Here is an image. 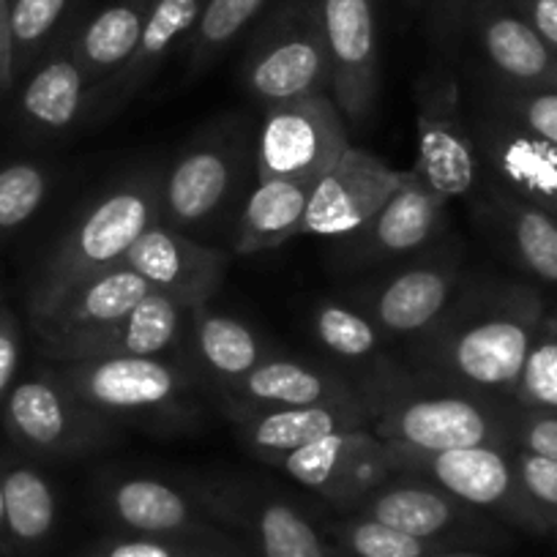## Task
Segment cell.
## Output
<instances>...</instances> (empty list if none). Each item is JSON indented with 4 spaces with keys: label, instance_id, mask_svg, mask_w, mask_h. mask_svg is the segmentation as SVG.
Wrapping results in <instances>:
<instances>
[{
    "label": "cell",
    "instance_id": "obj_27",
    "mask_svg": "<svg viewBox=\"0 0 557 557\" xmlns=\"http://www.w3.org/2000/svg\"><path fill=\"white\" fill-rule=\"evenodd\" d=\"M96 85L79 69L69 47L41 58L23 79L17 94L20 123L34 137H63L90 126Z\"/></svg>",
    "mask_w": 557,
    "mask_h": 557
},
{
    "label": "cell",
    "instance_id": "obj_32",
    "mask_svg": "<svg viewBox=\"0 0 557 557\" xmlns=\"http://www.w3.org/2000/svg\"><path fill=\"white\" fill-rule=\"evenodd\" d=\"M312 189L314 184H307V181H257L240 213L230 255L251 257L278 249L293 238H301Z\"/></svg>",
    "mask_w": 557,
    "mask_h": 557
},
{
    "label": "cell",
    "instance_id": "obj_23",
    "mask_svg": "<svg viewBox=\"0 0 557 557\" xmlns=\"http://www.w3.org/2000/svg\"><path fill=\"white\" fill-rule=\"evenodd\" d=\"M309 329L325 361L356 385L363 410L369 399L407 372L394 342L342 296L320 298L309 314Z\"/></svg>",
    "mask_w": 557,
    "mask_h": 557
},
{
    "label": "cell",
    "instance_id": "obj_26",
    "mask_svg": "<svg viewBox=\"0 0 557 557\" xmlns=\"http://www.w3.org/2000/svg\"><path fill=\"white\" fill-rule=\"evenodd\" d=\"M490 244L533 285L557 287V219L495 186H484L468 206Z\"/></svg>",
    "mask_w": 557,
    "mask_h": 557
},
{
    "label": "cell",
    "instance_id": "obj_40",
    "mask_svg": "<svg viewBox=\"0 0 557 557\" xmlns=\"http://www.w3.org/2000/svg\"><path fill=\"white\" fill-rule=\"evenodd\" d=\"M508 448L511 451L535 454L557 462V412L535 410V407H506Z\"/></svg>",
    "mask_w": 557,
    "mask_h": 557
},
{
    "label": "cell",
    "instance_id": "obj_43",
    "mask_svg": "<svg viewBox=\"0 0 557 557\" xmlns=\"http://www.w3.org/2000/svg\"><path fill=\"white\" fill-rule=\"evenodd\" d=\"M475 0H424L426 34H430L432 47L437 50V58L451 61L465 47V28H468L470 9Z\"/></svg>",
    "mask_w": 557,
    "mask_h": 557
},
{
    "label": "cell",
    "instance_id": "obj_28",
    "mask_svg": "<svg viewBox=\"0 0 557 557\" xmlns=\"http://www.w3.org/2000/svg\"><path fill=\"white\" fill-rule=\"evenodd\" d=\"M208 0H153L151 12H148L146 28L134 47L132 58L126 66L96 90L94 112H90V126L110 121L112 115L132 104L134 96L146 88L170 55V50L184 45L186 36L200 20L202 9Z\"/></svg>",
    "mask_w": 557,
    "mask_h": 557
},
{
    "label": "cell",
    "instance_id": "obj_5",
    "mask_svg": "<svg viewBox=\"0 0 557 557\" xmlns=\"http://www.w3.org/2000/svg\"><path fill=\"white\" fill-rule=\"evenodd\" d=\"M470 388L407 369L399 380L367 401L369 430L380 441L412 451L508 448L506 407Z\"/></svg>",
    "mask_w": 557,
    "mask_h": 557
},
{
    "label": "cell",
    "instance_id": "obj_22",
    "mask_svg": "<svg viewBox=\"0 0 557 557\" xmlns=\"http://www.w3.org/2000/svg\"><path fill=\"white\" fill-rule=\"evenodd\" d=\"M230 260V249L153 222L126 251L123 265L146 278L151 290L178 298L181 304L195 309L213 304L224 285Z\"/></svg>",
    "mask_w": 557,
    "mask_h": 557
},
{
    "label": "cell",
    "instance_id": "obj_39",
    "mask_svg": "<svg viewBox=\"0 0 557 557\" xmlns=\"http://www.w3.org/2000/svg\"><path fill=\"white\" fill-rule=\"evenodd\" d=\"M519 484L535 517L546 530V539H557V462L535 454L513 451Z\"/></svg>",
    "mask_w": 557,
    "mask_h": 557
},
{
    "label": "cell",
    "instance_id": "obj_25",
    "mask_svg": "<svg viewBox=\"0 0 557 557\" xmlns=\"http://www.w3.org/2000/svg\"><path fill=\"white\" fill-rule=\"evenodd\" d=\"M282 350L285 347L268 339L257 325L235 314L219 312L213 304L191 309L184 363L206 385L211 401L213 396L233 388L246 374Z\"/></svg>",
    "mask_w": 557,
    "mask_h": 557
},
{
    "label": "cell",
    "instance_id": "obj_16",
    "mask_svg": "<svg viewBox=\"0 0 557 557\" xmlns=\"http://www.w3.org/2000/svg\"><path fill=\"white\" fill-rule=\"evenodd\" d=\"M350 148V126L331 94H312L262 110L257 178L318 184Z\"/></svg>",
    "mask_w": 557,
    "mask_h": 557
},
{
    "label": "cell",
    "instance_id": "obj_17",
    "mask_svg": "<svg viewBox=\"0 0 557 557\" xmlns=\"http://www.w3.org/2000/svg\"><path fill=\"white\" fill-rule=\"evenodd\" d=\"M271 465L318 495L334 513H347L363 495L394 475L388 443L369 426L320 437Z\"/></svg>",
    "mask_w": 557,
    "mask_h": 557
},
{
    "label": "cell",
    "instance_id": "obj_2",
    "mask_svg": "<svg viewBox=\"0 0 557 557\" xmlns=\"http://www.w3.org/2000/svg\"><path fill=\"white\" fill-rule=\"evenodd\" d=\"M257 123L246 112H227L181 148L159 186V222L197 240L230 235L257 186Z\"/></svg>",
    "mask_w": 557,
    "mask_h": 557
},
{
    "label": "cell",
    "instance_id": "obj_1",
    "mask_svg": "<svg viewBox=\"0 0 557 557\" xmlns=\"http://www.w3.org/2000/svg\"><path fill=\"white\" fill-rule=\"evenodd\" d=\"M546 312L544 293L528 278L475 271L441 323L396 350L412 372L513 401Z\"/></svg>",
    "mask_w": 557,
    "mask_h": 557
},
{
    "label": "cell",
    "instance_id": "obj_50",
    "mask_svg": "<svg viewBox=\"0 0 557 557\" xmlns=\"http://www.w3.org/2000/svg\"><path fill=\"white\" fill-rule=\"evenodd\" d=\"M0 304H3V296H0Z\"/></svg>",
    "mask_w": 557,
    "mask_h": 557
},
{
    "label": "cell",
    "instance_id": "obj_12",
    "mask_svg": "<svg viewBox=\"0 0 557 557\" xmlns=\"http://www.w3.org/2000/svg\"><path fill=\"white\" fill-rule=\"evenodd\" d=\"M448 206L410 168L407 181L350 235L331 240L329 265L345 278L383 271L421 255L451 235Z\"/></svg>",
    "mask_w": 557,
    "mask_h": 557
},
{
    "label": "cell",
    "instance_id": "obj_33",
    "mask_svg": "<svg viewBox=\"0 0 557 557\" xmlns=\"http://www.w3.org/2000/svg\"><path fill=\"white\" fill-rule=\"evenodd\" d=\"M153 0H115L96 12L77 34L69 39V52L85 74L94 79L96 90L110 83L137 47Z\"/></svg>",
    "mask_w": 557,
    "mask_h": 557
},
{
    "label": "cell",
    "instance_id": "obj_35",
    "mask_svg": "<svg viewBox=\"0 0 557 557\" xmlns=\"http://www.w3.org/2000/svg\"><path fill=\"white\" fill-rule=\"evenodd\" d=\"M323 528L339 557H435L451 549L356 513H336Z\"/></svg>",
    "mask_w": 557,
    "mask_h": 557
},
{
    "label": "cell",
    "instance_id": "obj_47",
    "mask_svg": "<svg viewBox=\"0 0 557 557\" xmlns=\"http://www.w3.org/2000/svg\"><path fill=\"white\" fill-rule=\"evenodd\" d=\"M0 557H9V541H7V506H3V481H0Z\"/></svg>",
    "mask_w": 557,
    "mask_h": 557
},
{
    "label": "cell",
    "instance_id": "obj_24",
    "mask_svg": "<svg viewBox=\"0 0 557 557\" xmlns=\"http://www.w3.org/2000/svg\"><path fill=\"white\" fill-rule=\"evenodd\" d=\"M410 170H396L369 153L350 146L339 162L314 184L309 197L301 238L336 240L361 227L372 213L407 181Z\"/></svg>",
    "mask_w": 557,
    "mask_h": 557
},
{
    "label": "cell",
    "instance_id": "obj_45",
    "mask_svg": "<svg viewBox=\"0 0 557 557\" xmlns=\"http://www.w3.org/2000/svg\"><path fill=\"white\" fill-rule=\"evenodd\" d=\"M508 3L557 55V0H508Z\"/></svg>",
    "mask_w": 557,
    "mask_h": 557
},
{
    "label": "cell",
    "instance_id": "obj_36",
    "mask_svg": "<svg viewBox=\"0 0 557 557\" xmlns=\"http://www.w3.org/2000/svg\"><path fill=\"white\" fill-rule=\"evenodd\" d=\"M55 170L41 159L0 164V246L23 233L47 206Z\"/></svg>",
    "mask_w": 557,
    "mask_h": 557
},
{
    "label": "cell",
    "instance_id": "obj_44",
    "mask_svg": "<svg viewBox=\"0 0 557 557\" xmlns=\"http://www.w3.org/2000/svg\"><path fill=\"white\" fill-rule=\"evenodd\" d=\"M23 323L7 301L0 304V410L23 374Z\"/></svg>",
    "mask_w": 557,
    "mask_h": 557
},
{
    "label": "cell",
    "instance_id": "obj_19",
    "mask_svg": "<svg viewBox=\"0 0 557 557\" xmlns=\"http://www.w3.org/2000/svg\"><path fill=\"white\" fill-rule=\"evenodd\" d=\"M465 41L484 66L481 85L495 90H557V55L508 0H475Z\"/></svg>",
    "mask_w": 557,
    "mask_h": 557
},
{
    "label": "cell",
    "instance_id": "obj_11",
    "mask_svg": "<svg viewBox=\"0 0 557 557\" xmlns=\"http://www.w3.org/2000/svg\"><path fill=\"white\" fill-rule=\"evenodd\" d=\"M412 101L418 139L412 170L446 202L470 206L484 189V175L470 134L468 99L451 61L437 58L418 74Z\"/></svg>",
    "mask_w": 557,
    "mask_h": 557
},
{
    "label": "cell",
    "instance_id": "obj_14",
    "mask_svg": "<svg viewBox=\"0 0 557 557\" xmlns=\"http://www.w3.org/2000/svg\"><path fill=\"white\" fill-rule=\"evenodd\" d=\"M347 513L377 519L416 539L435 541L451 549L484 552L508 544V528L490 513L448 495L441 486L416 475L394 473L363 495Z\"/></svg>",
    "mask_w": 557,
    "mask_h": 557
},
{
    "label": "cell",
    "instance_id": "obj_8",
    "mask_svg": "<svg viewBox=\"0 0 557 557\" xmlns=\"http://www.w3.org/2000/svg\"><path fill=\"white\" fill-rule=\"evenodd\" d=\"M0 424L9 443L36 462H79L112 448L123 435L121 426L66 388L50 361L20 374Z\"/></svg>",
    "mask_w": 557,
    "mask_h": 557
},
{
    "label": "cell",
    "instance_id": "obj_46",
    "mask_svg": "<svg viewBox=\"0 0 557 557\" xmlns=\"http://www.w3.org/2000/svg\"><path fill=\"white\" fill-rule=\"evenodd\" d=\"M12 0H0V94H12L17 88L14 77V58H12Z\"/></svg>",
    "mask_w": 557,
    "mask_h": 557
},
{
    "label": "cell",
    "instance_id": "obj_4",
    "mask_svg": "<svg viewBox=\"0 0 557 557\" xmlns=\"http://www.w3.org/2000/svg\"><path fill=\"white\" fill-rule=\"evenodd\" d=\"M159 186L162 168L148 164L146 170L112 184L94 206L85 208V213L58 235L36 268L28 293V314L41 312L83 278L123 265V257L134 240L159 222Z\"/></svg>",
    "mask_w": 557,
    "mask_h": 557
},
{
    "label": "cell",
    "instance_id": "obj_31",
    "mask_svg": "<svg viewBox=\"0 0 557 557\" xmlns=\"http://www.w3.org/2000/svg\"><path fill=\"white\" fill-rule=\"evenodd\" d=\"M0 481L7 506L9 555L39 557L52 544L61 522V495L41 462L28 454L0 451Z\"/></svg>",
    "mask_w": 557,
    "mask_h": 557
},
{
    "label": "cell",
    "instance_id": "obj_38",
    "mask_svg": "<svg viewBox=\"0 0 557 557\" xmlns=\"http://www.w3.org/2000/svg\"><path fill=\"white\" fill-rule=\"evenodd\" d=\"M513 405L557 412V309L546 312L524 361Z\"/></svg>",
    "mask_w": 557,
    "mask_h": 557
},
{
    "label": "cell",
    "instance_id": "obj_29",
    "mask_svg": "<svg viewBox=\"0 0 557 557\" xmlns=\"http://www.w3.org/2000/svg\"><path fill=\"white\" fill-rule=\"evenodd\" d=\"M189 314L191 309L178 298L153 290L126 318L74 347L63 361H90V358H181L184 361Z\"/></svg>",
    "mask_w": 557,
    "mask_h": 557
},
{
    "label": "cell",
    "instance_id": "obj_49",
    "mask_svg": "<svg viewBox=\"0 0 557 557\" xmlns=\"http://www.w3.org/2000/svg\"><path fill=\"white\" fill-rule=\"evenodd\" d=\"M405 3V9H410V12H421L424 9V0H401Z\"/></svg>",
    "mask_w": 557,
    "mask_h": 557
},
{
    "label": "cell",
    "instance_id": "obj_15",
    "mask_svg": "<svg viewBox=\"0 0 557 557\" xmlns=\"http://www.w3.org/2000/svg\"><path fill=\"white\" fill-rule=\"evenodd\" d=\"M468 121L484 186L557 219V146L500 110L481 88L468 101Z\"/></svg>",
    "mask_w": 557,
    "mask_h": 557
},
{
    "label": "cell",
    "instance_id": "obj_20",
    "mask_svg": "<svg viewBox=\"0 0 557 557\" xmlns=\"http://www.w3.org/2000/svg\"><path fill=\"white\" fill-rule=\"evenodd\" d=\"M331 55V96L350 128H367L377 112L380 47L374 0H323Z\"/></svg>",
    "mask_w": 557,
    "mask_h": 557
},
{
    "label": "cell",
    "instance_id": "obj_10",
    "mask_svg": "<svg viewBox=\"0 0 557 557\" xmlns=\"http://www.w3.org/2000/svg\"><path fill=\"white\" fill-rule=\"evenodd\" d=\"M94 506L115 533L184 541L222 557H251L202 508L184 481L132 470H101L94 479Z\"/></svg>",
    "mask_w": 557,
    "mask_h": 557
},
{
    "label": "cell",
    "instance_id": "obj_21",
    "mask_svg": "<svg viewBox=\"0 0 557 557\" xmlns=\"http://www.w3.org/2000/svg\"><path fill=\"white\" fill-rule=\"evenodd\" d=\"M334 401H361L356 385L345 377V372H339L325 358L290 356L282 350L246 374L233 388L213 396V410L233 421L260 410L334 405Z\"/></svg>",
    "mask_w": 557,
    "mask_h": 557
},
{
    "label": "cell",
    "instance_id": "obj_6",
    "mask_svg": "<svg viewBox=\"0 0 557 557\" xmlns=\"http://www.w3.org/2000/svg\"><path fill=\"white\" fill-rule=\"evenodd\" d=\"M473 273L465 246L451 233L410 260L352 278L339 296L396 347H405L441 323Z\"/></svg>",
    "mask_w": 557,
    "mask_h": 557
},
{
    "label": "cell",
    "instance_id": "obj_48",
    "mask_svg": "<svg viewBox=\"0 0 557 557\" xmlns=\"http://www.w3.org/2000/svg\"><path fill=\"white\" fill-rule=\"evenodd\" d=\"M435 557H490L486 552H475V549H446Z\"/></svg>",
    "mask_w": 557,
    "mask_h": 557
},
{
    "label": "cell",
    "instance_id": "obj_3",
    "mask_svg": "<svg viewBox=\"0 0 557 557\" xmlns=\"http://www.w3.org/2000/svg\"><path fill=\"white\" fill-rule=\"evenodd\" d=\"M52 367L74 396L121 430L195 435L213 407L206 385L181 358H90Z\"/></svg>",
    "mask_w": 557,
    "mask_h": 557
},
{
    "label": "cell",
    "instance_id": "obj_13",
    "mask_svg": "<svg viewBox=\"0 0 557 557\" xmlns=\"http://www.w3.org/2000/svg\"><path fill=\"white\" fill-rule=\"evenodd\" d=\"M388 448L394 473L430 481L468 506L490 513L506 528L546 539L544 524L530 508L519 484L511 448L481 446L457 448V451H412L391 443Z\"/></svg>",
    "mask_w": 557,
    "mask_h": 557
},
{
    "label": "cell",
    "instance_id": "obj_18",
    "mask_svg": "<svg viewBox=\"0 0 557 557\" xmlns=\"http://www.w3.org/2000/svg\"><path fill=\"white\" fill-rule=\"evenodd\" d=\"M148 293H153L151 285L126 265L94 273L63 290L41 312L28 314L45 361H63L74 347L126 318Z\"/></svg>",
    "mask_w": 557,
    "mask_h": 557
},
{
    "label": "cell",
    "instance_id": "obj_30",
    "mask_svg": "<svg viewBox=\"0 0 557 557\" xmlns=\"http://www.w3.org/2000/svg\"><path fill=\"white\" fill-rule=\"evenodd\" d=\"M230 426L251 457L271 465L278 457L298 451L334 432L363 430L369 426V416L361 401H334V405L249 412V416L233 418Z\"/></svg>",
    "mask_w": 557,
    "mask_h": 557
},
{
    "label": "cell",
    "instance_id": "obj_9",
    "mask_svg": "<svg viewBox=\"0 0 557 557\" xmlns=\"http://www.w3.org/2000/svg\"><path fill=\"white\" fill-rule=\"evenodd\" d=\"M184 484L251 557H339L323 522L255 475L202 473L186 475Z\"/></svg>",
    "mask_w": 557,
    "mask_h": 557
},
{
    "label": "cell",
    "instance_id": "obj_42",
    "mask_svg": "<svg viewBox=\"0 0 557 557\" xmlns=\"http://www.w3.org/2000/svg\"><path fill=\"white\" fill-rule=\"evenodd\" d=\"M479 88L495 101L500 110L511 112L513 117L539 132L541 137L557 146V90H530V94H513V90H495L479 83Z\"/></svg>",
    "mask_w": 557,
    "mask_h": 557
},
{
    "label": "cell",
    "instance_id": "obj_41",
    "mask_svg": "<svg viewBox=\"0 0 557 557\" xmlns=\"http://www.w3.org/2000/svg\"><path fill=\"white\" fill-rule=\"evenodd\" d=\"M77 557H222L216 552L184 544V541L148 539V535L112 533L85 546Z\"/></svg>",
    "mask_w": 557,
    "mask_h": 557
},
{
    "label": "cell",
    "instance_id": "obj_7",
    "mask_svg": "<svg viewBox=\"0 0 557 557\" xmlns=\"http://www.w3.org/2000/svg\"><path fill=\"white\" fill-rule=\"evenodd\" d=\"M240 83L262 110L331 94L323 0H278L268 9L246 41Z\"/></svg>",
    "mask_w": 557,
    "mask_h": 557
},
{
    "label": "cell",
    "instance_id": "obj_37",
    "mask_svg": "<svg viewBox=\"0 0 557 557\" xmlns=\"http://www.w3.org/2000/svg\"><path fill=\"white\" fill-rule=\"evenodd\" d=\"M72 0H12V58L14 77L20 79L50 55V45L66 17Z\"/></svg>",
    "mask_w": 557,
    "mask_h": 557
},
{
    "label": "cell",
    "instance_id": "obj_34",
    "mask_svg": "<svg viewBox=\"0 0 557 557\" xmlns=\"http://www.w3.org/2000/svg\"><path fill=\"white\" fill-rule=\"evenodd\" d=\"M271 0H208L200 20L184 41L186 74L197 77L265 12Z\"/></svg>",
    "mask_w": 557,
    "mask_h": 557
}]
</instances>
